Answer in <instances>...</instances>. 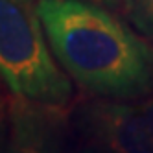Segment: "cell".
I'll return each mask as SVG.
<instances>
[{
    "label": "cell",
    "instance_id": "obj_1",
    "mask_svg": "<svg viewBox=\"0 0 153 153\" xmlns=\"http://www.w3.org/2000/svg\"><path fill=\"white\" fill-rule=\"evenodd\" d=\"M59 65L87 92L135 100L153 92V52L111 9L92 0H39Z\"/></svg>",
    "mask_w": 153,
    "mask_h": 153
},
{
    "label": "cell",
    "instance_id": "obj_2",
    "mask_svg": "<svg viewBox=\"0 0 153 153\" xmlns=\"http://www.w3.org/2000/svg\"><path fill=\"white\" fill-rule=\"evenodd\" d=\"M52 52L39 0H0V72L9 92L67 107L72 83Z\"/></svg>",
    "mask_w": 153,
    "mask_h": 153
},
{
    "label": "cell",
    "instance_id": "obj_3",
    "mask_svg": "<svg viewBox=\"0 0 153 153\" xmlns=\"http://www.w3.org/2000/svg\"><path fill=\"white\" fill-rule=\"evenodd\" d=\"M76 127L109 153H153V94L85 103L76 113Z\"/></svg>",
    "mask_w": 153,
    "mask_h": 153
},
{
    "label": "cell",
    "instance_id": "obj_4",
    "mask_svg": "<svg viewBox=\"0 0 153 153\" xmlns=\"http://www.w3.org/2000/svg\"><path fill=\"white\" fill-rule=\"evenodd\" d=\"M65 129L67 116L63 107L11 94L2 153H63Z\"/></svg>",
    "mask_w": 153,
    "mask_h": 153
},
{
    "label": "cell",
    "instance_id": "obj_5",
    "mask_svg": "<svg viewBox=\"0 0 153 153\" xmlns=\"http://www.w3.org/2000/svg\"><path fill=\"white\" fill-rule=\"evenodd\" d=\"M127 22L153 42V0H127L124 6Z\"/></svg>",
    "mask_w": 153,
    "mask_h": 153
},
{
    "label": "cell",
    "instance_id": "obj_6",
    "mask_svg": "<svg viewBox=\"0 0 153 153\" xmlns=\"http://www.w3.org/2000/svg\"><path fill=\"white\" fill-rule=\"evenodd\" d=\"M92 2L102 4V6H105V7H109V9H120V7L124 9V6H126L127 0H92Z\"/></svg>",
    "mask_w": 153,
    "mask_h": 153
},
{
    "label": "cell",
    "instance_id": "obj_7",
    "mask_svg": "<svg viewBox=\"0 0 153 153\" xmlns=\"http://www.w3.org/2000/svg\"><path fill=\"white\" fill-rule=\"evenodd\" d=\"M78 153H109L107 149H103V148H98V146H89V148H85V149H79Z\"/></svg>",
    "mask_w": 153,
    "mask_h": 153
}]
</instances>
